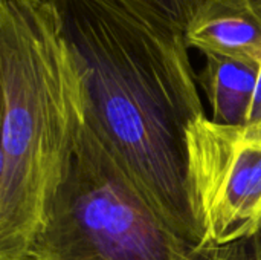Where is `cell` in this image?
<instances>
[{
  "label": "cell",
  "instance_id": "6da1fadb",
  "mask_svg": "<svg viewBox=\"0 0 261 260\" xmlns=\"http://www.w3.org/2000/svg\"><path fill=\"white\" fill-rule=\"evenodd\" d=\"M49 2L84 69L87 121L161 218L200 248L187 138L205 109L185 34L121 0Z\"/></svg>",
  "mask_w": 261,
  "mask_h": 260
},
{
  "label": "cell",
  "instance_id": "7a4b0ae2",
  "mask_svg": "<svg viewBox=\"0 0 261 260\" xmlns=\"http://www.w3.org/2000/svg\"><path fill=\"white\" fill-rule=\"evenodd\" d=\"M0 260H26L87 118L84 69L49 0H0Z\"/></svg>",
  "mask_w": 261,
  "mask_h": 260
},
{
  "label": "cell",
  "instance_id": "3957f363",
  "mask_svg": "<svg viewBox=\"0 0 261 260\" xmlns=\"http://www.w3.org/2000/svg\"><path fill=\"white\" fill-rule=\"evenodd\" d=\"M26 260H219L174 231L86 118L67 175Z\"/></svg>",
  "mask_w": 261,
  "mask_h": 260
},
{
  "label": "cell",
  "instance_id": "277c9868",
  "mask_svg": "<svg viewBox=\"0 0 261 260\" xmlns=\"http://www.w3.org/2000/svg\"><path fill=\"white\" fill-rule=\"evenodd\" d=\"M188 184L202 250L261 238V136L206 115L188 129Z\"/></svg>",
  "mask_w": 261,
  "mask_h": 260
},
{
  "label": "cell",
  "instance_id": "5b68a950",
  "mask_svg": "<svg viewBox=\"0 0 261 260\" xmlns=\"http://www.w3.org/2000/svg\"><path fill=\"white\" fill-rule=\"evenodd\" d=\"M190 49L260 66L261 11L257 0H203L185 29Z\"/></svg>",
  "mask_w": 261,
  "mask_h": 260
},
{
  "label": "cell",
  "instance_id": "8992f818",
  "mask_svg": "<svg viewBox=\"0 0 261 260\" xmlns=\"http://www.w3.org/2000/svg\"><path fill=\"white\" fill-rule=\"evenodd\" d=\"M258 67L239 60L203 55L197 81L210 103L214 123L223 126H245L248 123Z\"/></svg>",
  "mask_w": 261,
  "mask_h": 260
},
{
  "label": "cell",
  "instance_id": "52a82bcc",
  "mask_svg": "<svg viewBox=\"0 0 261 260\" xmlns=\"http://www.w3.org/2000/svg\"><path fill=\"white\" fill-rule=\"evenodd\" d=\"M145 18L185 32L203 0H121Z\"/></svg>",
  "mask_w": 261,
  "mask_h": 260
},
{
  "label": "cell",
  "instance_id": "ba28073f",
  "mask_svg": "<svg viewBox=\"0 0 261 260\" xmlns=\"http://www.w3.org/2000/svg\"><path fill=\"white\" fill-rule=\"evenodd\" d=\"M245 126H248L249 130H252L254 133L261 136V63L260 67H258V80H257V87H255L249 118H248V123Z\"/></svg>",
  "mask_w": 261,
  "mask_h": 260
},
{
  "label": "cell",
  "instance_id": "9c48e42d",
  "mask_svg": "<svg viewBox=\"0 0 261 260\" xmlns=\"http://www.w3.org/2000/svg\"><path fill=\"white\" fill-rule=\"evenodd\" d=\"M257 5H258V8H260L261 11V0H257Z\"/></svg>",
  "mask_w": 261,
  "mask_h": 260
},
{
  "label": "cell",
  "instance_id": "30bf717a",
  "mask_svg": "<svg viewBox=\"0 0 261 260\" xmlns=\"http://www.w3.org/2000/svg\"><path fill=\"white\" fill-rule=\"evenodd\" d=\"M260 260H261V257H260Z\"/></svg>",
  "mask_w": 261,
  "mask_h": 260
}]
</instances>
